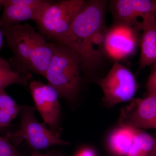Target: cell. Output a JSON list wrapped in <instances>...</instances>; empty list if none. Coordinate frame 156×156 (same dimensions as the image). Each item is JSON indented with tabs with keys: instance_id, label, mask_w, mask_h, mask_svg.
I'll return each mask as SVG.
<instances>
[{
	"instance_id": "1",
	"label": "cell",
	"mask_w": 156,
	"mask_h": 156,
	"mask_svg": "<svg viewBox=\"0 0 156 156\" xmlns=\"http://www.w3.org/2000/svg\"><path fill=\"white\" fill-rule=\"evenodd\" d=\"M108 0H86L61 42L80 61L82 71L89 74L102 58L107 29L105 15Z\"/></svg>"
},
{
	"instance_id": "2",
	"label": "cell",
	"mask_w": 156,
	"mask_h": 156,
	"mask_svg": "<svg viewBox=\"0 0 156 156\" xmlns=\"http://www.w3.org/2000/svg\"><path fill=\"white\" fill-rule=\"evenodd\" d=\"M4 38L11 53L12 69L17 72L40 75L45 77L54 50V42L28 23L2 27Z\"/></svg>"
},
{
	"instance_id": "3",
	"label": "cell",
	"mask_w": 156,
	"mask_h": 156,
	"mask_svg": "<svg viewBox=\"0 0 156 156\" xmlns=\"http://www.w3.org/2000/svg\"><path fill=\"white\" fill-rule=\"evenodd\" d=\"M53 56L45 78L61 97L69 102L77 98L82 82V67L78 56L64 44L54 42Z\"/></svg>"
},
{
	"instance_id": "4",
	"label": "cell",
	"mask_w": 156,
	"mask_h": 156,
	"mask_svg": "<svg viewBox=\"0 0 156 156\" xmlns=\"http://www.w3.org/2000/svg\"><path fill=\"white\" fill-rule=\"evenodd\" d=\"M35 110L34 106H21L19 129L14 133H8L11 142L18 144L24 140L32 151H37L53 146L69 144L60 138V135L47 128L45 123L37 120Z\"/></svg>"
},
{
	"instance_id": "5",
	"label": "cell",
	"mask_w": 156,
	"mask_h": 156,
	"mask_svg": "<svg viewBox=\"0 0 156 156\" xmlns=\"http://www.w3.org/2000/svg\"><path fill=\"white\" fill-rule=\"evenodd\" d=\"M86 0H65L52 4L36 22L40 32L53 42L61 43Z\"/></svg>"
},
{
	"instance_id": "6",
	"label": "cell",
	"mask_w": 156,
	"mask_h": 156,
	"mask_svg": "<svg viewBox=\"0 0 156 156\" xmlns=\"http://www.w3.org/2000/svg\"><path fill=\"white\" fill-rule=\"evenodd\" d=\"M97 83L103 91L102 101L108 107L131 100L139 87L131 71L118 62Z\"/></svg>"
},
{
	"instance_id": "7",
	"label": "cell",
	"mask_w": 156,
	"mask_h": 156,
	"mask_svg": "<svg viewBox=\"0 0 156 156\" xmlns=\"http://www.w3.org/2000/svg\"><path fill=\"white\" fill-rule=\"evenodd\" d=\"M139 25L133 26L115 23L107 31L104 42V52L116 62L134 54L139 43Z\"/></svg>"
},
{
	"instance_id": "8",
	"label": "cell",
	"mask_w": 156,
	"mask_h": 156,
	"mask_svg": "<svg viewBox=\"0 0 156 156\" xmlns=\"http://www.w3.org/2000/svg\"><path fill=\"white\" fill-rule=\"evenodd\" d=\"M35 108L49 128L60 135V103L58 92L49 84L31 80L29 84Z\"/></svg>"
},
{
	"instance_id": "9",
	"label": "cell",
	"mask_w": 156,
	"mask_h": 156,
	"mask_svg": "<svg viewBox=\"0 0 156 156\" xmlns=\"http://www.w3.org/2000/svg\"><path fill=\"white\" fill-rule=\"evenodd\" d=\"M118 124L134 129H156V95L136 99L122 108Z\"/></svg>"
},
{
	"instance_id": "10",
	"label": "cell",
	"mask_w": 156,
	"mask_h": 156,
	"mask_svg": "<svg viewBox=\"0 0 156 156\" xmlns=\"http://www.w3.org/2000/svg\"><path fill=\"white\" fill-rule=\"evenodd\" d=\"M109 9L115 23L136 26L142 15L156 17V0H109Z\"/></svg>"
},
{
	"instance_id": "11",
	"label": "cell",
	"mask_w": 156,
	"mask_h": 156,
	"mask_svg": "<svg viewBox=\"0 0 156 156\" xmlns=\"http://www.w3.org/2000/svg\"><path fill=\"white\" fill-rule=\"evenodd\" d=\"M139 28L141 32L139 39L140 53L139 69H142L154 63V56L156 48V17L152 14L140 17Z\"/></svg>"
},
{
	"instance_id": "12",
	"label": "cell",
	"mask_w": 156,
	"mask_h": 156,
	"mask_svg": "<svg viewBox=\"0 0 156 156\" xmlns=\"http://www.w3.org/2000/svg\"><path fill=\"white\" fill-rule=\"evenodd\" d=\"M52 4L46 2L34 5L4 6L2 14L0 17V26L2 27L28 20L37 22Z\"/></svg>"
},
{
	"instance_id": "13",
	"label": "cell",
	"mask_w": 156,
	"mask_h": 156,
	"mask_svg": "<svg viewBox=\"0 0 156 156\" xmlns=\"http://www.w3.org/2000/svg\"><path fill=\"white\" fill-rule=\"evenodd\" d=\"M136 129L120 126L115 129L109 136L108 144L115 155L126 156L131 148Z\"/></svg>"
},
{
	"instance_id": "14",
	"label": "cell",
	"mask_w": 156,
	"mask_h": 156,
	"mask_svg": "<svg viewBox=\"0 0 156 156\" xmlns=\"http://www.w3.org/2000/svg\"><path fill=\"white\" fill-rule=\"evenodd\" d=\"M156 139L141 129H136L134 141L126 156H154Z\"/></svg>"
},
{
	"instance_id": "15",
	"label": "cell",
	"mask_w": 156,
	"mask_h": 156,
	"mask_svg": "<svg viewBox=\"0 0 156 156\" xmlns=\"http://www.w3.org/2000/svg\"><path fill=\"white\" fill-rule=\"evenodd\" d=\"M31 80V74L15 71L9 62L0 56V90L14 84L27 87Z\"/></svg>"
},
{
	"instance_id": "16",
	"label": "cell",
	"mask_w": 156,
	"mask_h": 156,
	"mask_svg": "<svg viewBox=\"0 0 156 156\" xmlns=\"http://www.w3.org/2000/svg\"><path fill=\"white\" fill-rule=\"evenodd\" d=\"M5 90H0V129L9 126L20 112L21 108Z\"/></svg>"
},
{
	"instance_id": "17",
	"label": "cell",
	"mask_w": 156,
	"mask_h": 156,
	"mask_svg": "<svg viewBox=\"0 0 156 156\" xmlns=\"http://www.w3.org/2000/svg\"><path fill=\"white\" fill-rule=\"evenodd\" d=\"M0 156H23L13 145L8 133L0 136Z\"/></svg>"
},
{
	"instance_id": "18",
	"label": "cell",
	"mask_w": 156,
	"mask_h": 156,
	"mask_svg": "<svg viewBox=\"0 0 156 156\" xmlns=\"http://www.w3.org/2000/svg\"><path fill=\"white\" fill-rule=\"evenodd\" d=\"M46 2H52L51 0H0V5H34Z\"/></svg>"
},
{
	"instance_id": "19",
	"label": "cell",
	"mask_w": 156,
	"mask_h": 156,
	"mask_svg": "<svg viewBox=\"0 0 156 156\" xmlns=\"http://www.w3.org/2000/svg\"><path fill=\"white\" fill-rule=\"evenodd\" d=\"M146 84L147 96L156 95V62Z\"/></svg>"
},
{
	"instance_id": "20",
	"label": "cell",
	"mask_w": 156,
	"mask_h": 156,
	"mask_svg": "<svg viewBox=\"0 0 156 156\" xmlns=\"http://www.w3.org/2000/svg\"><path fill=\"white\" fill-rule=\"evenodd\" d=\"M73 156H96V153L92 147L85 146L78 149Z\"/></svg>"
},
{
	"instance_id": "21",
	"label": "cell",
	"mask_w": 156,
	"mask_h": 156,
	"mask_svg": "<svg viewBox=\"0 0 156 156\" xmlns=\"http://www.w3.org/2000/svg\"><path fill=\"white\" fill-rule=\"evenodd\" d=\"M31 156H65L60 151L56 150H52L45 153H41L40 151H31Z\"/></svg>"
},
{
	"instance_id": "22",
	"label": "cell",
	"mask_w": 156,
	"mask_h": 156,
	"mask_svg": "<svg viewBox=\"0 0 156 156\" xmlns=\"http://www.w3.org/2000/svg\"><path fill=\"white\" fill-rule=\"evenodd\" d=\"M2 8V6L0 5V10H1ZM4 35H3L2 30V27L0 26V49L2 46L3 39H4Z\"/></svg>"
},
{
	"instance_id": "23",
	"label": "cell",
	"mask_w": 156,
	"mask_h": 156,
	"mask_svg": "<svg viewBox=\"0 0 156 156\" xmlns=\"http://www.w3.org/2000/svg\"><path fill=\"white\" fill-rule=\"evenodd\" d=\"M154 63L156 62V48L155 51L154 56Z\"/></svg>"
},
{
	"instance_id": "24",
	"label": "cell",
	"mask_w": 156,
	"mask_h": 156,
	"mask_svg": "<svg viewBox=\"0 0 156 156\" xmlns=\"http://www.w3.org/2000/svg\"><path fill=\"white\" fill-rule=\"evenodd\" d=\"M154 156H156V154Z\"/></svg>"
}]
</instances>
